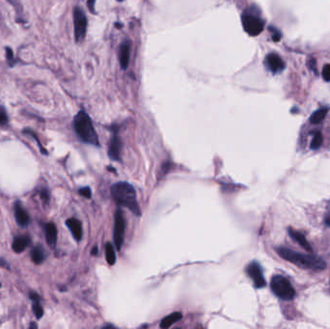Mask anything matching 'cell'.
Listing matches in <instances>:
<instances>
[{"mask_svg": "<svg viewBox=\"0 0 330 329\" xmlns=\"http://www.w3.org/2000/svg\"><path fill=\"white\" fill-rule=\"evenodd\" d=\"M5 52H6V59H7L8 65L10 67H14L16 65V59H15L14 52L9 47L5 48Z\"/></svg>", "mask_w": 330, "mask_h": 329, "instance_id": "23", "label": "cell"}, {"mask_svg": "<svg viewBox=\"0 0 330 329\" xmlns=\"http://www.w3.org/2000/svg\"><path fill=\"white\" fill-rule=\"evenodd\" d=\"M14 212L17 221V225L20 227H27L30 223V216L26 209L22 207L21 203L17 201L14 204Z\"/></svg>", "mask_w": 330, "mask_h": 329, "instance_id": "11", "label": "cell"}, {"mask_svg": "<svg viewBox=\"0 0 330 329\" xmlns=\"http://www.w3.org/2000/svg\"><path fill=\"white\" fill-rule=\"evenodd\" d=\"M31 243V239L28 236H17L12 243V249L15 253H22Z\"/></svg>", "mask_w": 330, "mask_h": 329, "instance_id": "13", "label": "cell"}, {"mask_svg": "<svg viewBox=\"0 0 330 329\" xmlns=\"http://www.w3.org/2000/svg\"><path fill=\"white\" fill-rule=\"evenodd\" d=\"M323 76L326 81H330V65L328 64L324 67L323 69Z\"/></svg>", "mask_w": 330, "mask_h": 329, "instance_id": "28", "label": "cell"}, {"mask_svg": "<svg viewBox=\"0 0 330 329\" xmlns=\"http://www.w3.org/2000/svg\"><path fill=\"white\" fill-rule=\"evenodd\" d=\"M289 234H290L291 238L293 240H295V242L298 243L299 245H301L305 250H307L309 252H312V247H311L310 243L307 242V240L305 239V237L300 232H297V231H295L294 229L290 228L289 229Z\"/></svg>", "mask_w": 330, "mask_h": 329, "instance_id": "17", "label": "cell"}, {"mask_svg": "<svg viewBox=\"0 0 330 329\" xmlns=\"http://www.w3.org/2000/svg\"><path fill=\"white\" fill-rule=\"evenodd\" d=\"M242 22L243 29L250 36H258L264 27V21L252 11H248L243 14Z\"/></svg>", "mask_w": 330, "mask_h": 329, "instance_id": "5", "label": "cell"}, {"mask_svg": "<svg viewBox=\"0 0 330 329\" xmlns=\"http://www.w3.org/2000/svg\"><path fill=\"white\" fill-rule=\"evenodd\" d=\"M111 195L117 205L126 207L133 214L140 216L141 211L136 198V192L131 184L120 182L113 185L111 187Z\"/></svg>", "mask_w": 330, "mask_h": 329, "instance_id": "1", "label": "cell"}, {"mask_svg": "<svg viewBox=\"0 0 330 329\" xmlns=\"http://www.w3.org/2000/svg\"><path fill=\"white\" fill-rule=\"evenodd\" d=\"M325 222L326 224L330 227V206L329 207V209L327 211V214H326V217H325Z\"/></svg>", "mask_w": 330, "mask_h": 329, "instance_id": "32", "label": "cell"}, {"mask_svg": "<svg viewBox=\"0 0 330 329\" xmlns=\"http://www.w3.org/2000/svg\"><path fill=\"white\" fill-rule=\"evenodd\" d=\"M31 260L35 264H41L46 260V253L45 249L43 248L42 245H37L31 250L30 253Z\"/></svg>", "mask_w": 330, "mask_h": 329, "instance_id": "18", "label": "cell"}, {"mask_svg": "<svg viewBox=\"0 0 330 329\" xmlns=\"http://www.w3.org/2000/svg\"><path fill=\"white\" fill-rule=\"evenodd\" d=\"M309 66H310V68L315 71V72H317V66H316V60L315 59H311V60H309Z\"/></svg>", "mask_w": 330, "mask_h": 329, "instance_id": "33", "label": "cell"}, {"mask_svg": "<svg viewBox=\"0 0 330 329\" xmlns=\"http://www.w3.org/2000/svg\"><path fill=\"white\" fill-rule=\"evenodd\" d=\"M30 329H37L38 328V326L37 325H35V324H32V325H30V327H29Z\"/></svg>", "mask_w": 330, "mask_h": 329, "instance_id": "34", "label": "cell"}, {"mask_svg": "<svg viewBox=\"0 0 330 329\" xmlns=\"http://www.w3.org/2000/svg\"><path fill=\"white\" fill-rule=\"evenodd\" d=\"M66 225L69 228V232L71 233L73 239L76 242H80L83 236V230L81 222L76 218H69L66 221Z\"/></svg>", "mask_w": 330, "mask_h": 329, "instance_id": "12", "label": "cell"}, {"mask_svg": "<svg viewBox=\"0 0 330 329\" xmlns=\"http://www.w3.org/2000/svg\"><path fill=\"white\" fill-rule=\"evenodd\" d=\"M122 141L118 134H114L112 138L110 139L109 147H108V155L111 159L115 161L121 160L122 155Z\"/></svg>", "mask_w": 330, "mask_h": 329, "instance_id": "10", "label": "cell"}, {"mask_svg": "<svg viewBox=\"0 0 330 329\" xmlns=\"http://www.w3.org/2000/svg\"><path fill=\"white\" fill-rule=\"evenodd\" d=\"M270 288L273 294L283 300H292L295 296L294 287L287 278L282 275H275L272 277Z\"/></svg>", "mask_w": 330, "mask_h": 329, "instance_id": "4", "label": "cell"}, {"mask_svg": "<svg viewBox=\"0 0 330 329\" xmlns=\"http://www.w3.org/2000/svg\"><path fill=\"white\" fill-rule=\"evenodd\" d=\"M269 31L271 32V38H272V40H273L274 42L280 41L282 35H281L279 30H277V29L274 28V27H269Z\"/></svg>", "mask_w": 330, "mask_h": 329, "instance_id": "27", "label": "cell"}, {"mask_svg": "<svg viewBox=\"0 0 330 329\" xmlns=\"http://www.w3.org/2000/svg\"><path fill=\"white\" fill-rule=\"evenodd\" d=\"M0 288H1V283H0Z\"/></svg>", "mask_w": 330, "mask_h": 329, "instance_id": "35", "label": "cell"}, {"mask_svg": "<svg viewBox=\"0 0 330 329\" xmlns=\"http://www.w3.org/2000/svg\"><path fill=\"white\" fill-rule=\"evenodd\" d=\"M39 194H40V197H41L42 201H43L45 204H48L49 201H50V192L48 191V189L43 188L42 190L39 191Z\"/></svg>", "mask_w": 330, "mask_h": 329, "instance_id": "26", "label": "cell"}, {"mask_svg": "<svg viewBox=\"0 0 330 329\" xmlns=\"http://www.w3.org/2000/svg\"><path fill=\"white\" fill-rule=\"evenodd\" d=\"M183 318L182 313L175 312L170 314L169 316L165 317L161 323H160V329H168L171 326H173L174 324H176L177 322H179L181 319Z\"/></svg>", "mask_w": 330, "mask_h": 329, "instance_id": "19", "label": "cell"}, {"mask_svg": "<svg viewBox=\"0 0 330 329\" xmlns=\"http://www.w3.org/2000/svg\"><path fill=\"white\" fill-rule=\"evenodd\" d=\"M0 266L1 267H4V268H7V269H10V264L6 262V260L0 258Z\"/></svg>", "mask_w": 330, "mask_h": 329, "instance_id": "31", "label": "cell"}, {"mask_svg": "<svg viewBox=\"0 0 330 329\" xmlns=\"http://www.w3.org/2000/svg\"><path fill=\"white\" fill-rule=\"evenodd\" d=\"M95 4H96V0H87V5L89 10L94 13V9H95Z\"/></svg>", "mask_w": 330, "mask_h": 329, "instance_id": "30", "label": "cell"}, {"mask_svg": "<svg viewBox=\"0 0 330 329\" xmlns=\"http://www.w3.org/2000/svg\"><path fill=\"white\" fill-rule=\"evenodd\" d=\"M322 144H323V135L321 132H317L313 137L312 142H311V149L317 150L322 146Z\"/></svg>", "mask_w": 330, "mask_h": 329, "instance_id": "24", "label": "cell"}, {"mask_svg": "<svg viewBox=\"0 0 330 329\" xmlns=\"http://www.w3.org/2000/svg\"><path fill=\"white\" fill-rule=\"evenodd\" d=\"M131 55V43L125 41L120 47V64L124 69H128Z\"/></svg>", "mask_w": 330, "mask_h": 329, "instance_id": "15", "label": "cell"}, {"mask_svg": "<svg viewBox=\"0 0 330 329\" xmlns=\"http://www.w3.org/2000/svg\"><path fill=\"white\" fill-rule=\"evenodd\" d=\"M105 258L108 263V264L113 265L116 262V254L113 245L110 243H106L105 245Z\"/></svg>", "mask_w": 330, "mask_h": 329, "instance_id": "20", "label": "cell"}, {"mask_svg": "<svg viewBox=\"0 0 330 329\" xmlns=\"http://www.w3.org/2000/svg\"><path fill=\"white\" fill-rule=\"evenodd\" d=\"M328 113V109L327 108H321L317 111H315L312 114V116L310 117V122L312 124H320L321 122L324 121V119L326 118Z\"/></svg>", "mask_w": 330, "mask_h": 329, "instance_id": "21", "label": "cell"}, {"mask_svg": "<svg viewBox=\"0 0 330 329\" xmlns=\"http://www.w3.org/2000/svg\"><path fill=\"white\" fill-rule=\"evenodd\" d=\"M125 232H126V221L123 215V212L120 209L116 210L115 218H114V230H113V239L114 243L118 250L122 248L125 239Z\"/></svg>", "mask_w": 330, "mask_h": 329, "instance_id": "7", "label": "cell"}, {"mask_svg": "<svg viewBox=\"0 0 330 329\" xmlns=\"http://www.w3.org/2000/svg\"><path fill=\"white\" fill-rule=\"evenodd\" d=\"M73 24L75 41L82 42L86 36L87 17L83 10L78 7L73 10Z\"/></svg>", "mask_w": 330, "mask_h": 329, "instance_id": "6", "label": "cell"}, {"mask_svg": "<svg viewBox=\"0 0 330 329\" xmlns=\"http://www.w3.org/2000/svg\"><path fill=\"white\" fill-rule=\"evenodd\" d=\"M29 297H30V300H31V303H32V310L34 312L36 319L37 320L42 319V317L44 316V309L42 307V302H41L42 300H41L40 295L31 292L29 294Z\"/></svg>", "mask_w": 330, "mask_h": 329, "instance_id": "16", "label": "cell"}, {"mask_svg": "<svg viewBox=\"0 0 330 329\" xmlns=\"http://www.w3.org/2000/svg\"><path fill=\"white\" fill-rule=\"evenodd\" d=\"M23 133L24 134H28V135H30V136H32L33 138L36 140V142L38 143V145H39V148H40V151H41V153L43 154V155H48V152H47V150L42 146V144H41V142H40V140H39V138L37 137V135H36V133H35L33 131H31V130H29V129H26V130H24L23 131Z\"/></svg>", "mask_w": 330, "mask_h": 329, "instance_id": "22", "label": "cell"}, {"mask_svg": "<svg viewBox=\"0 0 330 329\" xmlns=\"http://www.w3.org/2000/svg\"><path fill=\"white\" fill-rule=\"evenodd\" d=\"M277 253L278 255L281 258H283L284 260L291 262L295 265L303 267V268L322 270V269H325L327 266V263L324 259H322L321 257L315 256V255L299 254L295 251L285 248V247L277 248Z\"/></svg>", "mask_w": 330, "mask_h": 329, "instance_id": "2", "label": "cell"}, {"mask_svg": "<svg viewBox=\"0 0 330 329\" xmlns=\"http://www.w3.org/2000/svg\"><path fill=\"white\" fill-rule=\"evenodd\" d=\"M264 65L266 69L272 73L276 74L285 69V63L282 58L276 53L268 54L264 59Z\"/></svg>", "mask_w": 330, "mask_h": 329, "instance_id": "9", "label": "cell"}, {"mask_svg": "<svg viewBox=\"0 0 330 329\" xmlns=\"http://www.w3.org/2000/svg\"><path fill=\"white\" fill-rule=\"evenodd\" d=\"M8 115L7 111L3 106H0V126H5L8 124Z\"/></svg>", "mask_w": 330, "mask_h": 329, "instance_id": "25", "label": "cell"}, {"mask_svg": "<svg viewBox=\"0 0 330 329\" xmlns=\"http://www.w3.org/2000/svg\"><path fill=\"white\" fill-rule=\"evenodd\" d=\"M79 194L80 195H82L83 197H85V198H87V199H90L91 198V195H92V193H91V190L89 189V188H82V189H80L79 190Z\"/></svg>", "mask_w": 330, "mask_h": 329, "instance_id": "29", "label": "cell"}, {"mask_svg": "<svg viewBox=\"0 0 330 329\" xmlns=\"http://www.w3.org/2000/svg\"><path fill=\"white\" fill-rule=\"evenodd\" d=\"M120 1H122V0H120Z\"/></svg>", "mask_w": 330, "mask_h": 329, "instance_id": "36", "label": "cell"}, {"mask_svg": "<svg viewBox=\"0 0 330 329\" xmlns=\"http://www.w3.org/2000/svg\"><path fill=\"white\" fill-rule=\"evenodd\" d=\"M73 129L78 136L87 144L99 146V137L94 129L91 118L84 111H79L73 119Z\"/></svg>", "mask_w": 330, "mask_h": 329, "instance_id": "3", "label": "cell"}, {"mask_svg": "<svg viewBox=\"0 0 330 329\" xmlns=\"http://www.w3.org/2000/svg\"><path fill=\"white\" fill-rule=\"evenodd\" d=\"M45 235L47 243L50 247L55 248L57 243V228L54 223H47L45 225Z\"/></svg>", "mask_w": 330, "mask_h": 329, "instance_id": "14", "label": "cell"}, {"mask_svg": "<svg viewBox=\"0 0 330 329\" xmlns=\"http://www.w3.org/2000/svg\"><path fill=\"white\" fill-rule=\"evenodd\" d=\"M247 275L252 279L255 288L261 289L265 286V280L263 274V269L260 263L257 262H252L246 267Z\"/></svg>", "mask_w": 330, "mask_h": 329, "instance_id": "8", "label": "cell"}]
</instances>
